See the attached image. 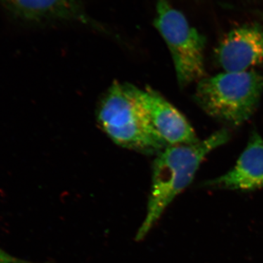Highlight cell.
<instances>
[{
	"label": "cell",
	"mask_w": 263,
	"mask_h": 263,
	"mask_svg": "<svg viewBox=\"0 0 263 263\" xmlns=\"http://www.w3.org/2000/svg\"><path fill=\"white\" fill-rule=\"evenodd\" d=\"M230 139V132L222 129L193 144L167 146L156 155L146 214L136 240H143L148 235L171 202L193 182L207 155Z\"/></svg>",
	"instance_id": "6da1fadb"
},
{
	"label": "cell",
	"mask_w": 263,
	"mask_h": 263,
	"mask_svg": "<svg viewBox=\"0 0 263 263\" xmlns=\"http://www.w3.org/2000/svg\"><path fill=\"white\" fill-rule=\"evenodd\" d=\"M97 122L118 146L146 155L167 147L157 134L147 111L143 89L116 81L99 103Z\"/></svg>",
	"instance_id": "7a4b0ae2"
},
{
	"label": "cell",
	"mask_w": 263,
	"mask_h": 263,
	"mask_svg": "<svg viewBox=\"0 0 263 263\" xmlns=\"http://www.w3.org/2000/svg\"><path fill=\"white\" fill-rule=\"evenodd\" d=\"M197 82L195 100L199 106L233 127L252 117L263 94V75L254 70L221 72Z\"/></svg>",
	"instance_id": "3957f363"
},
{
	"label": "cell",
	"mask_w": 263,
	"mask_h": 263,
	"mask_svg": "<svg viewBox=\"0 0 263 263\" xmlns=\"http://www.w3.org/2000/svg\"><path fill=\"white\" fill-rule=\"evenodd\" d=\"M154 25L167 44L181 87L205 77V38L170 0H155Z\"/></svg>",
	"instance_id": "277c9868"
},
{
	"label": "cell",
	"mask_w": 263,
	"mask_h": 263,
	"mask_svg": "<svg viewBox=\"0 0 263 263\" xmlns=\"http://www.w3.org/2000/svg\"><path fill=\"white\" fill-rule=\"evenodd\" d=\"M216 58L224 72H245L263 63V28L245 24L230 31L216 50Z\"/></svg>",
	"instance_id": "5b68a950"
},
{
	"label": "cell",
	"mask_w": 263,
	"mask_h": 263,
	"mask_svg": "<svg viewBox=\"0 0 263 263\" xmlns=\"http://www.w3.org/2000/svg\"><path fill=\"white\" fill-rule=\"evenodd\" d=\"M14 18L30 23L74 22L105 29L91 18L78 0H0Z\"/></svg>",
	"instance_id": "8992f818"
},
{
	"label": "cell",
	"mask_w": 263,
	"mask_h": 263,
	"mask_svg": "<svg viewBox=\"0 0 263 263\" xmlns=\"http://www.w3.org/2000/svg\"><path fill=\"white\" fill-rule=\"evenodd\" d=\"M205 188L251 192L263 188V139L252 133L234 167L202 183Z\"/></svg>",
	"instance_id": "52a82bcc"
},
{
	"label": "cell",
	"mask_w": 263,
	"mask_h": 263,
	"mask_svg": "<svg viewBox=\"0 0 263 263\" xmlns=\"http://www.w3.org/2000/svg\"><path fill=\"white\" fill-rule=\"evenodd\" d=\"M143 96L152 127L167 146L200 141L184 116L158 91L148 86Z\"/></svg>",
	"instance_id": "ba28073f"
},
{
	"label": "cell",
	"mask_w": 263,
	"mask_h": 263,
	"mask_svg": "<svg viewBox=\"0 0 263 263\" xmlns=\"http://www.w3.org/2000/svg\"><path fill=\"white\" fill-rule=\"evenodd\" d=\"M0 263H34L16 258L0 249Z\"/></svg>",
	"instance_id": "9c48e42d"
}]
</instances>
